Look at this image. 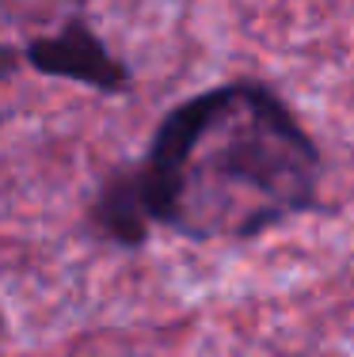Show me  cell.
I'll return each instance as SVG.
<instances>
[{"label":"cell","mask_w":354,"mask_h":357,"mask_svg":"<svg viewBox=\"0 0 354 357\" xmlns=\"http://www.w3.org/2000/svg\"><path fill=\"white\" fill-rule=\"evenodd\" d=\"M23 61L31 73L50 80H73L99 96H126L133 84V73L115 50L91 31L84 15H69L54 35H38L23 46Z\"/></svg>","instance_id":"2"},{"label":"cell","mask_w":354,"mask_h":357,"mask_svg":"<svg viewBox=\"0 0 354 357\" xmlns=\"http://www.w3.org/2000/svg\"><path fill=\"white\" fill-rule=\"evenodd\" d=\"M15 65H27L23 61V50H12V46H0V80L15 73Z\"/></svg>","instance_id":"4"},{"label":"cell","mask_w":354,"mask_h":357,"mask_svg":"<svg viewBox=\"0 0 354 357\" xmlns=\"http://www.w3.org/2000/svg\"><path fill=\"white\" fill-rule=\"evenodd\" d=\"M0 122H4V118H0Z\"/></svg>","instance_id":"5"},{"label":"cell","mask_w":354,"mask_h":357,"mask_svg":"<svg viewBox=\"0 0 354 357\" xmlns=\"http://www.w3.org/2000/svg\"><path fill=\"white\" fill-rule=\"evenodd\" d=\"M138 175L160 228L248 243L320 209L324 156L271 84L240 76L160 114Z\"/></svg>","instance_id":"1"},{"label":"cell","mask_w":354,"mask_h":357,"mask_svg":"<svg viewBox=\"0 0 354 357\" xmlns=\"http://www.w3.org/2000/svg\"><path fill=\"white\" fill-rule=\"evenodd\" d=\"M153 213L141 194V175L138 164H118L99 178L96 194L84 206V228L99 243H111L122 251H141L153 232Z\"/></svg>","instance_id":"3"}]
</instances>
